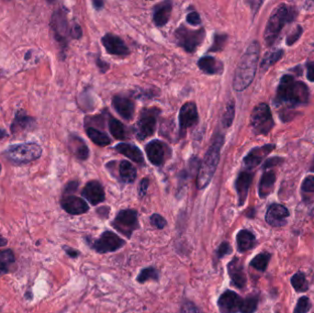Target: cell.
<instances>
[{
	"instance_id": "obj_1",
	"label": "cell",
	"mask_w": 314,
	"mask_h": 313,
	"mask_svg": "<svg viewBox=\"0 0 314 313\" xmlns=\"http://www.w3.org/2000/svg\"><path fill=\"white\" fill-rule=\"evenodd\" d=\"M309 100V89L304 83L297 81L291 75L282 76L276 90V104L291 107L304 105Z\"/></svg>"
},
{
	"instance_id": "obj_2",
	"label": "cell",
	"mask_w": 314,
	"mask_h": 313,
	"mask_svg": "<svg viewBox=\"0 0 314 313\" xmlns=\"http://www.w3.org/2000/svg\"><path fill=\"white\" fill-rule=\"evenodd\" d=\"M260 47L258 42H253L243 53L233 78V88L243 91L251 85L257 72Z\"/></svg>"
},
{
	"instance_id": "obj_3",
	"label": "cell",
	"mask_w": 314,
	"mask_h": 313,
	"mask_svg": "<svg viewBox=\"0 0 314 313\" xmlns=\"http://www.w3.org/2000/svg\"><path fill=\"white\" fill-rule=\"evenodd\" d=\"M224 142L223 135L217 134L208 152H206L197 177V186L199 190L205 189L214 176L215 171L219 164L221 150L224 145Z\"/></svg>"
},
{
	"instance_id": "obj_4",
	"label": "cell",
	"mask_w": 314,
	"mask_h": 313,
	"mask_svg": "<svg viewBox=\"0 0 314 313\" xmlns=\"http://www.w3.org/2000/svg\"><path fill=\"white\" fill-rule=\"evenodd\" d=\"M297 14L298 13L294 7L286 4H280L276 7L267 21L266 30L264 33V39L268 46L275 43L280 34L281 29L284 28L286 24L293 21Z\"/></svg>"
},
{
	"instance_id": "obj_5",
	"label": "cell",
	"mask_w": 314,
	"mask_h": 313,
	"mask_svg": "<svg viewBox=\"0 0 314 313\" xmlns=\"http://www.w3.org/2000/svg\"><path fill=\"white\" fill-rule=\"evenodd\" d=\"M43 149L35 142H26L10 145L6 150L5 155L14 164H28L42 156Z\"/></svg>"
},
{
	"instance_id": "obj_6",
	"label": "cell",
	"mask_w": 314,
	"mask_h": 313,
	"mask_svg": "<svg viewBox=\"0 0 314 313\" xmlns=\"http://www.w3.org/2000/svg\"><path fill=\"white\" fill-rule=\"evenodd\" d=\"M253 132L257 135H267L274 127V119L268 105L260 103L253 110L250 119Z\"/></svg>"
},
{
	"instance_id": "obj_7",
	"label": "cell",
	"mask_w": 314,
	"mask_h": 313,
	"mask_svg": "<svg viewBox=\"0 0 314 313\" xmlns=\"http://www.w3.org/2000/svg\"><path fill=\"white\" fill-rule=\"evenodd\" d=\"M175 40L178 46L183 48L186 52H194L204 41V28L191 29L184 26L177 28L175 32Z\"/></svg>"
},
{
	"instance_id": "obj_8",
	"label": "cell",
	"mask_w": 314,
	"mask_h": 313,
	"mask_svg": "<svg viewBox=\"0 0 314 313\" xmlns=\"http://www.w3.org/2000/svg\"><path fill=\"white\" fill-rule=\"evenodd\" d=\"M111 225L116 231L130 239L139 228L138 212L133 209L120 210Z\"/></svg>"
},
{
	"instance_id": "obj_9",
	"label": "cell",
	"mask_w": 314,
	"mask_h": 313,
	"mask_svg": "<svg viewBox=\"0 0 314 313\" xmlns=\"http://www.w3.org/2000/svg\"><path fill=\"white\" fill-rule=\"evenodd\" d=\"M52 34L62 50L67 47L68 37H71V28L67 20V11L65 9H58L53 12L51 19Z\"/></svg>"
},
{
	"instance_id": "obj_10",
	"label": "cell",
	"mask_w": 314,
	"mask_h": 313,
	"mask_svg": "<svg viewBox=\"0 0 314 313\" xmlns=\"http://www.w3.org/2000/svg\"><path fill=\"white\" fill-rule=\"evenodd\" d=\"M124 244L125 241L118 234L110 231H105L99 239L91 242L90 247L99 254H108L118 251Z\"/></svg>"
},
{
	"instance_id": "obj_11",
	"label": "cell",
	"mask_w": 314,
	"mask_h": 313,
	"mask_svg": "<svg viewBox=\"0 0 314 313\" xmlns=\"http://www.w3.org/2000/svg\"><path fill=\"white\" fill-rule=\"evenodd\" d=\"M159 109L155 108L142 109L137 122V137L144 140L152 136L156 129L157 115Z\"/></svg>"
},
{
	"instance_id": "obj_12",
	"label": "cell",
	"mask_w": 314,
	"mask_h": 313,
	"mask_svg": "<svg viewBox=\"0 0 314 313\" xmlns=\"http://www.w3.org/2000/svg\"><path fill=\"white\" fill-rule=\"evenodd\" d=\"M145 152L150 162L157 166H162L171 153L167 144L158 140L149 142L145 147Z\"/></svg>"
},
{
	"instance_id": "obj_13",
	"label": "cell",
	"mask_w": 314,
	"mask_h": 313,
	"mask_svg": "<svg viewBox=\"0 0 314 313\" xmlns=\"http://www.w3.org/2000/svg\"><path fill=\"white\" fill-rule=\"evenodd\" d=\"M199 120L198 109L194 102H187L182 106L179 111V126L182 137L185 136L189 129L195 126Z\"/></svg>"
},
{
	"instance_id": "obj_14",
	"label": "cell",
	"mask_w": 314,
	"mask_h": 313,
	"mask_svg": "<svg viewBox=\"0 0 314 313\" xmlns=\"http://www.w3.org/2000/svg\"><path fill=\"white\" fill-rule=\"evenodd\" d=\"M243 299L233 290H227L219 296L217 301L221 313H238Z\"/></svg>"
},
{
	"instance_id": "obj_15",
	"label": "cell",
	"mask_w": 314,
	"mask_h": 313,
	"mask_svg": "<svg viewBox=\"0 0 314 313\" xmlns=\"http://www.w3.org/2000/svg\"><path fill=\"white\" fill-rule=\"evenodd\" d=\"M227 270L233 286L239 290L244 289L247 283V277L244 272L243 261L237 256L233 257L227 266Z\"/></svg>"
},
{
	"instance_id": "obj_16",
	"label": "cell",
	"mask_w": 314,
	"mask_h": 313,
	"mask_svg": "<svg viewBox=\"0 0 314 313\" xmlns=\"http://www.w3.org/2000/svg\"><path fill=\"white\" fill-rule=\"evenodd\" d=\"M290 211L283 205L274 203L271 204L266 213V222L272 227H283L288 223Z\"/></svg>"
},
{
	"instance_id": "obj_17",
	"label": "cell",
	"mask_w": 314,
	"mask_h": 313,
	"mask_svg": "<svg viewBox=\"0 0 314 313\" xmlns=\"http://www.w3.org/2000/svg\"><path fill=\"white\" fill-rule=\"evenodd\" d=\"M275 144H266L260 147H255L243 158V165L246 170H252L259 166L263 160L275 149Z\"/></svg>"
},
{
	"instance_id": "obj_18",
	"label": "cell",
	"mask_w": 314,
	"mask_h": 313,
	"mask_svg": "<svg viewBox=\"0 0 314 313\" xmlns=\"http://www.w3.org/2000/svg\"><path fill=\"white\" fill-rule=\"evenodd\" d=\"M107 52L119 56H126L130 53L129 48L119 36L112 34H107L101 40Z\"/></svg>"
},
{
	"instance_id": "obj_19",
	"label": "cell",
	"mask_w": 314,
	"mask_h": 313,
	"mask_svg": "<svg viewBox=\"0 0 314 313\" xmlns=\"http://www.w3.org/2000/svg\"><path fill=\"white\" fill-rule=\"evenodd\" d=\"M61 206L65 211L71 215H81L87 212L89 209V206L84 199L73 195L64 196L61 200Z\"/></svg>"
},
{
	"instance_id": "obj_20",
	"label": "cell",
	"mask_w": 314,
	"mask_h": 313,
	"mask_svg": "<svg viewBox=\"0 0 314 313\" xmlns=\"http://www.w3.org/2000/svg\"><path fill=\"white\" fill-rule=\"evenodd\" d=\"M82 196L93 206L100 204L106 199L104 189L100 182L89 181L82 190Z\"/></svg>"
},
{
	"instance_id": "obj_21",
	"label": "cell",
	"mask_w": 314,
	"mask_h": 313,
	"mask_svg": "<svg viewBox=\"0 0 314 313\" xmlns=\"http://www.w3.org/2000/svg\"><path fill=\"white\" fill-rule=\"evenodd\" d=\"M254 175L249 170H243L239 174L235 181V189L238 195L239 206H243L247 199L248 191L252 184Z\"/></svg>"
},
{
	"instance_id": "obj_22",
	"label": "cell",
	"mask_w": 314,
	"mask_h": 313,
	"mask_svg": "<svg viewBox=\"0 0 314 313\" xmlns=\"http://www.w3.org/2000/svg\"><path fill=\"white\" fill-rule=\"evenodd\" d=\"M112 106L119 116H121L124 119L132 120L134 119L135 106L134 102L128 98L115 96L112 99Z\"/></svg>"
},
{
	"instance_id": "obj_23",
	"label": "cell",
	"mask_w": 314,
	"mask_h": 313,
	"mask_svg": "<svg viewBox=\"0 0 314 313\" xmlns=\"http://www.w3.org/2000/svg\"><path fill=\"white\" fill-rule=\"evenodd\" d=\"M69 149L79 160H86L89 156V149L82 138L76 134H71L68 139Z\"/></svg>"
},
{
	"instance_id": "obj_24",
	"label": "cell",
	"mask_w": 314,
	"mask_h": 313,
	"mask_svg": "<svg viewBox=\"0 0 314 313\" xmlns=\"http://www.w3.org/2000/svg\"><path fill=\"white\" fill-rule=\"evenodd\" d=\"M200 70L208 75H222L224 72V64L217 58L205 56L200 58L198 62Z\"/></svg>"
},
{
	"instance_id": "obj_25",
	"label": "cell",
	"mask_w": 314,
	"mask_h": 313,
	"mask_svg": "<svg viewBox=\"0 0 314 313\" xmlns=\"http://www.w3.org/2000/svg\"><path fill=\"white\" fill-rule=\"evenodd\" d=\"M172 3L166 1L159 3L153 9V22L157 27H163L168 22L171 17Z\"/></svg>"
},
{
	"instance_id": "obj_26",
	"label": "cell",
	"mask_w": 314,
	"mask_h": 313,
	"mask_svg": "<svg viewBox=\"0 0 314 313\" xmlns=\"http://www.w3.org/2000/svg\"><path fill=\"white\" fill-rule=\"evenodd\" d=\"M276 179V174L273 170H267L263 174L258 186V194L261 199H266L271 194Z\"/></svg>"
},
{
	"instance_id": "obj_27",
	"label": "cell",
	"mask_w": 314,
	"mask_h": 313,
	"mask_svg": "<svg viewBox=\"0 0 314 313\" xmlns=\"http://www.w3.org/2000/svg\"><path fill=\"white\" fill-rule=\"evenodd\" d=\"M236 242L239 253H245L255 248L257 238L249 230H241L236 235Z\"/></svg>"
},
{
	"instance_id": "obj_28",
	"label": "cell",
	"mask_w": 314,
	"mask_h": 313,
	"mask_svg": "<svg viewBox=\"0 0 314 313\" xmlns=\"http://www.w3.org/2000/svg\"><path fill=\"white\" fill-rule=\"evenodd\" d=\"M115 150L137 164L140 165L144 164L143 152H141V150L136 145L130 143H119L118 145H116Z\"/></svg>"
},
{
	"instance_id": "obj_29",
	"label": "cell",
	"mask_w": 314,
	"mask_h": 313,
	"mask_svg": "<svg viewBox=\"0 0 314 313\" xmlns=\"http://www.w3.org/2000/svg\"><path fill=\"white\" fill-rule=\"evenodd\" d=\"M35 119L24 112L23 110H19L15 114L14 120L10 126L11 133H17L19 131H24L34 126Z\"/></svg>"
},
{
	"instance_id": "obj_30",
	"label": "cell",
	"mask_w": 314,
	"mask_h": 313,
	"mask_svg": "<svg viewBox=\"0 0 314 313\" xmlns=\"http://www.w3.org/2000/svg\"><path fill=\"white\" fill-rule=\"evenodd\" d=\"M16 263L14 252L11 249L0 251V277L9 274Z\"/></svg>"
},
{
	"instance_id": "obj_31",
	"label": "cell",
	"mask_w": 314,
	"mask_h": 313,
	"mask_svg": "<svg viewBox=\"0 0 314 313\" xmlns=\"http://www.w3.org/2000/svg\"><path fill=\"white\" fill-rule=\"evenodd\" d=\"M119 176L125 183H134L136 179L137 172L130 162L121 161L119 164Z\"/></svg>"
},
{
	"instance_id": "obj_32",
	"label": "cell",
	"mask_w": 314,
	"mask_h": 313,
	"mask_svg": "<svg viewBox=\"0 0 314 313\" xmlns=\"http://www.w3.org/2000/svg\"><path fill=\"white\" fill-rule=\"evenodd\" d=\"M86 134L92 140V142L99 146H107L111 143L110 137L106 133H101L98 129L88 127L86 128Z\"/></svg>"
},
{
	"instance_id": "obj_33",
	"label": "cell",
	"mask_w": 314,
	"mask_h": 313,
	"mask_svg": "<svg viewBox=\"0 0 314 313\" xmlns=\"http://www.w3.org/2000/svg\"><path fill=\"white\" fill-rule=\"evenodd\" d=\"M270 259H271L270 253L262 252L253 258L250 262V266H252L255 269L260 271V272H265L267 270Z\"/></svg>"
},
{
	"instance_id": "obj_34",
	"label": "cell",
	"mask_w": 314,
	"mask_h": 313,
	"mask_svg": "<svg viewBox=\"0 0 314 313\" xmlns=\"http://www.w3.org/2000/svg\"><path fill=\"white\" fill-rule=\"evenodd\" d=\"M291 285L296 292H306L309 290V283L303 272L299 271L292 275L291 278Z\"/></svg>"
},
{
	"instance_id": "obj_35",
	"label": "cell",
	"mask_w": 314,
	"mask_h": 313,
	"mask_svg": "<svg viewBox=\"0 0 314 313\" xmlns=\"http://www.w3.org/2000/svg\"><path fill=\"white\" fill-rule=\"evenodd\" d=\"M259 303V295H249L245 299H243V302L240 308L241 313H255L257 311Z\"/></svg>"
},
{
	"instance_id": "obj_36",
	"label": "cell",
	"mask_w": 314,
	"mask_h": 313,
	"mask_svg": "<svg viewBox=\"0 0 314 313\" xmlns=\"http://www.w3.org/2000/svg\"><path fill=\"white\" fill-rule=\"evenodd\" d=\"M284 52L283 50H276L272 52H267V54L264 56L261 62V68L264 70H267L269 67L275 65L277 61H279L281 57L283 56Z\"/></svg>"
},
{
	"instance_id": "obj_37",
	"label": "cell",
	"mask_w": 314,
	"mask_h": 313,
	"mask_svg": "<svg viewBox=\"0 0 314 313\" xmlns=\"http://www.w3.org/2000/svg\"><path fill=\"white\" fill-rule=\"evenodd\" d=\"M147 280L158 281L159 280V271L153 266H148L141 270L137 276V281L139 283H145Z\"/></svg>"
},
{
	"instance_id": "obj_38",
	"label": "cell",
	"mask_w": 314,
	"mask_h": 313,
	"mask_svg": "<svg viewBox=\"0 0 314 313\" xmlns=\"http://www.w3.org/2000/svg\"><path fill=\"white\" fill-rule=\"evenodd\" d=\"M109 129H110V133L116 139L124 140L126 137V133H125L123 124L121 123L118 119H115V118H110V120H109Z\"/></svg>"
},
{
	"instance_id": "obj_39",
	"label": "cell",
	"mask_w": 314,
	"mask_h": 313,
	"mask_svg": "<svg viewBox=\"0 0 314 313\" xmlns=\"http://www.w3.org/2000/svg\"><path fill=\"white\" fill-rule=\"evenodd\" d=\"M234 115H235V105L232 100L226 106V109L223 116V125L224 128H229L232 125L233 119H234Z\"/></svg>"
},
{
	"instance_id": "obj_40",
	"label": "cell",
	"mask_w": 314,
	"mask_h": 313,
	"mask_svg": "<svg viewBox=\"0 0 314 313\" xmlns=\"http://www.w3.org/2000/svg\"><path fill=\"white\" fill-rule=\"evenodd\" d=\"M311 308V302L309 297L302 296L298 299L293 313H308Z\"/></svg>"
},
{
	"instance_id": "obj_41",
	"label": "cell",
	"mask_w": 314,
	"mask_h": 313,
	"mask_svg": "<svg viewBox=\"0 0 314 313\" xmlns=\"http://www.w3.org/2000/svg\"><path fill=\"white\" fill-rule=\"evenodd\" d=\"M227 35L225 34H216L212 46L209 48V52H219L224 48L225 43L227 42Z\"/></svg>"
},
{
	"instance_id": "obj_42",
	"label": "cell",
	"mask_w": 314,
	"mask_h": 313,
	"mask_svg": "<svg viewBox=\"0 0 314 313\" xmlns=\"http://www.w3.org/2000/svg\"><path fill=\"white\" fill-rule=\"evenodd\" d=\"M150 222L153 227L156 228L158 230H162L167 226V222L166 218L163 217L160 214H152L150 217Z\"/></svg>"
},
{
	"instance_id": "obj_43",
	"label": "cell",
	"mask_w": 314,
	"mask_h": 313,
	"mask_svg": "<svg viewBox=\"0 0 314 313\" xmlns=\"http://www.w3.org/2000/svg\"><path fill=\"white\" fill-rule=\"evenodd\" d=\"M232 251H233V249H232V247H231L228 242H222V243L219 244V246L218 247L217 252H216L217 259L219 260V259H222L224 256H228V255H230V254L232 253Z\"/></svg>"
},
{
	"instance_id": "obj_44",
	"label": "cell",
	"mask_w": 314,
	"mask_h": 313,
	"mask_svg": "<svg viewBox=\"0 0 314 313\" xmlns=\"http://www.w3.org/2000/svg\"><path fill=\"white\" fill-rule=\"evenodd\" d=\"M302 33H303L302 27L300 26V25H298V26L293 29V32H292L291 34H289V36H288V38H287V44H288L289 46H291L292 44H294V43L300 38V36H301Z\"/></svg>"
},
{
	"instance_id": "obj_45",
	"label": "cell",
	"mask_w": 314,
	"mask_h": 313,
	"mask_svg": "<svg viewBox=\"0 0 314 313\" xmlns=\"http://www.w3.org/2000/svg\"><path fill=\"white\" fill-rule=\"evenodd\" d=\"M301 191L303 194L306 193H313L314 194V176H307L305 178L302 185H301Z\"/></svg>"
},
{
	"instance_id": "obj_46",
	"label": "cell",
	"mask_w": 314,
	"mask_h": 313,
	"mask_svg": "<svg viewBox=\"0 0 314 313\" xmlns=\"http://www.w3.org/2000/svg\"><path fill=\"white\" fill-rule=\"evenodd\" d=\"M284 161V159L283 158H281V157H272V158H269V159H267V161L265 162V164H264V166H263V168L264 169H269V168H272V167H274V166H278V165H280Z\"/></svg>"
},
{
	"instance_id": "obj_47",
	"label": "cell",
	"mask_w": 314,
	"mask_h": 313,
	"mask_svg": "<svg viewBox=\"0 0 314 313\" xmlns=\"http://www.w3.org/2000/svg\"><path fill=\"white\" fill-rule=\"evenodd\" d=\"M181 313H201V311L196 307L195 304L191 301H186L182 305Z\"/></svg>"
},
{
	"instance_id": "obj_48",
	"label": "cell",
	"mask_w": 314,
	"mask_h": 313,
	"mask_svg": "<svg viewBox=\"0 0 314 313\" xmlns=\"http://www.w3.org/2000/svg\"><path fill=\"white\" fill-rule=\"evenodd\" d=\"M186 21L193 26H199L201 24L200 15L196 11H192L186 16Z\"/></svg>"
},
{
	"instance_id": "obj_49",
	"label": "cell",
	"mask_w": 314,
	"mask_h": 313,
	"mask_svg": "<svg viewBox=\"0 0 314 313\" xmlns=\"http://www.w3.org/2000/svg\"><path fill=\"white\" fill-rule=\"evenodd\" d=\"M148 186H149V179L143 178V180L141 181L140 185H139V196H140V198H143L146 195Z\"/></svg>"
},
{
	"instance_id": "obj_50",
	"label": "cell",
	"mask_w": 314,
	"mask_h": 313,
	"mask_svg": "<svg viewBox=\"0 0 314 313\" xmlns=\"http://www.w3.org/2000/svg\"><path fill=\"white\" fill-rule=\"evenodd\" d=\"M77 187H78V182H76V181L69 182L65 189V196L72 195V193L76 192Z\"/></svg>"
},
{
	"instance_id": "obj_51",
	"label": "cell",
	"mask_w": 314,
	"mask_h": 313,
	"mask_svg": "<svg viewBox=\"0 0 314 313\" xmlns=\"http://www.w3.org/2000/svg\"><path fill=\"white\" fill-rule=\"evenodd\" d=\"M82 28L79 25L75 24L71 28V37L74 39H80L82 37Z\"/></svg>"
},
{
	"instance_id": "obj_52",
	"label": "cell",
	"mask_w": 314,
	"mask_h": 313,
	"mask_svg": "<svg viewBox=\"0 0 314 313\" xmlns=\"http://www.w3.org/2000/svg\"><path fill=\"white\" fill-rule=\"evenodd\" d=\"M307 78L310 82H314V61L307 64Z\"/></svg>"
},
{
	"instance_id": "obj_53",
	"label": "cell",
	"mask_w": 314,
	"mask_h": 313,
	"mask_svg": "<svg viewBox=\"0 0 314 313\" xmlns=\"http://www.w3.org/2000/svg\"><path fill=\"white\" fill-rule=\"evenodd\" d=\"M62 249L67 253V256H70L72 258H76L77 256H79V254H80L79 252L76 250V249H74V248H72V247L64 245V246H62Z\"/></svg>"
},
{
	"instance_id": "obj_54",
	"label": "cell",
	"mask_w": 314,
	"mask_h": 313,
	"mask_svg": "<svg viewBox=\"0 0 314 313\" xmlns=\"http://www.w3.org/2000/svg\"><path fill=\"white\" fill-rule=\"evenodd\" d=\"M97 65H98V67L100 68V71L102 72V73L108 71L109 68H110L109 64H107V62H104V61H102L100 58H98V59H97Z\"/></svg>"
},
{
	"instance_id": "obj_55",
	"label": "cell",
	"mask_w": 314,
	"mask_h": 313,
	"mask_svg": "<svg viewBox=\"0 0 314 313\" xmlns=\"http://www.w3.org/2000/svg\"><path fill=\"white\" fill-rule=\"evenodd\" d=\"M106 211H107V212H110V208L102 207V208H100V209L97 210V212L99 213L100 216H101V217H104V218H108L109 213H106Z\"/></svg>"
},
{
	"instance_id": "obj_56",
	"label": "cell",
	"mask_w": 314,
	"mask_h": 313,
	"mask_svg": "<svg viewBox=\"0 0 314 313\" xmlns=\"http://www.w3.org/2000/svg\"><path fill=\"white\" fill-rule=\"evenodd\" d=\"M93 6L96 10H101L104 6V3L102 1H93Z\"/></svg>"
},
{
	"instance_id": "obj_57",
	"label": "cell",
	"mask_w": 314,
	"mask_h": 313,
	"mask_svg": "<svg viewBox=\"0 0 314 313\" xmlns=\"http://www.w3.org/2000/svg\"><path fill=\"white\" fill-rule=\"evenodd\" d=\"M8 244V241L6 238L3 237L1 234H0V247L6 246Z\"/></svg>"
},
{
	"instance_id": "obj_58",
	"label": "cell",
	"mask_w": 314,
	"mask_h": 313,
	"mask_svg": "<svg viewBox=\"0 0 314 313\" xmlns=\"http://www.w3.org/2000/svg\"><path fill=\"white\" fill-rule=\"evenodd\" d=\"M309 4L312 6L306 5L305 4V9L307 10H314V2H309Z\"/></svg>"
},
{
	"instance_id": "obj_59",
	"label": "cell",
	"mask_w": 314,
	"mask_h": 313,
	"mask_svg": "<svg viewBox=\"0 0 314 313\" xmlns=\"http://www.w3.org/2000/svg\"><path fill=\"white\" fill-rule=\"evenodd\" d=\"M6 136H7V133H6V131H4V130H1V129H0V139L6 137Z\"/></svg>"
},
{
	"instance_id": "obj_60",
	"label": "cell",
	"mask_w": 314,
	"mask_h": 313,
	"mask_svg": "<svg viewBox=\"0 0 314 313\" xmlns=\"http://www.w3.org/2000/svg\"><path fill=\"white\" fill-rule=\"evenodd\" d=\"M310 171L314 173V158L313 160H312V163H311V166H310Z\"/></svg>"
},
{
	"instance_id": "obj_61",
	"label": "cell",
	"mask_w": 314,
	"mask_h": 313,
	"mask_svg": "<svg viewBox=\"0 0 314 313\" xmlns=\"http://www.w3.org/2000/svg\"><path fill=\"white\" fill-rule=\"evenodd\" d=\"M1 169H2V166H1V164H0V173H1Z\"/></svg>"
},
{
	"instance_id": "obj_62",
	"label": "cell",
	"mask_w": 314,
	"mask_h": 313,
	"mask_svg": "<svg viewBox=\"0 0 314 313\" xmlns=\"http://www.w3.org/2000/svg\"><path fill=\"white\" fill-rule=\"evenodd\" d=\"M312 216H313L314 217V211H313V213H312Z\"/></svg>"
},
{
	"instance_id": "obj_63",
	"label": "cell",
	"mask_w": 314,
	"mask_h": 313,
	"mask_svg": "<svg viewBox=\"0 0 314 313\" xmlns=\"http://www.w3.org/2000/svg\"><path fill=\"white\" fill-rule=\"evenodd\" d=\"M0 76H1V73H0Z\"/></svg>"
}]
</instances>
